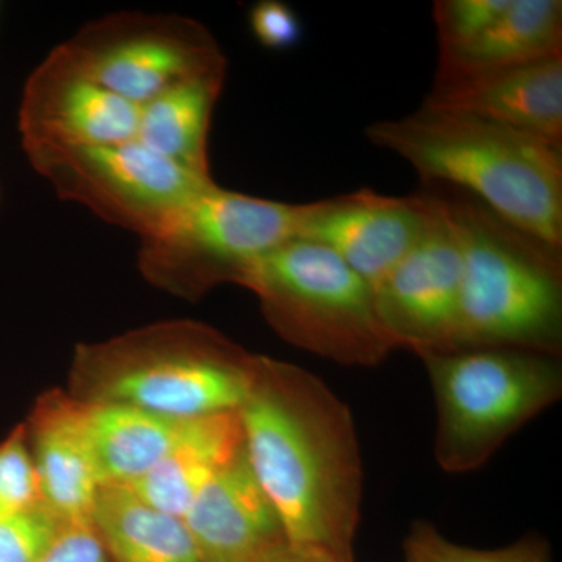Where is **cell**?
<instances>
[{
  "label": "cell",
  "mask_w": 562,
  "mask_h": 562,
  "mask_svg": "<svg viewBox=\"0 0 562 562\" xmlns=\"http://www.w3.org/2000/svg\"><path fill=\"white\" fill-rule=\"evenodd\" d=\"M238 416L244 453L288 543L355 562L362 465L349 406L305 369L257 357Z\"/></svg>",
  "instance_id": "obj_1"
},
{
  "label": "cell",
  "mask_w": 562,
  "mask_h": 562,
  "mask_svg": "<svg viewBox=\"0 0 562 562\" xmlns=\"http://www.w3.org/2000/svg\"><path fill=\"white\" fill-rule=\"evenodd\" d=\"M366 136L409 162L424 184L465 192L517 231L562 249V146L427 103L401 120L373 122Z\"/></svg>",
  "instance_id": "obj_2"
},
{
  "label": "cell",
  "mask_w": 562,
  "mask_h": 562,
  "mask_svg": "<svg viewBox=\"0 0 562 562\" xmlns=\"http://www.w3.org/2000/svg\"><path fill=\"white\" fill-rule=\"evenodd\" d=\"M449 206L462 247L457 346L560 357L561 250L517 231L454 188L431 184Z\"/></svg>",
  "instance_id": "obj_3"
},
{
  "label": "cell",
  "mask_w": 562,
  "mask_h": 562,
  "mask_svg": "<svg viewBox=\"0 0 562 562\" xmlns=\"http://www.w3.org/2000/svg\"><path fill=\"white\" fill-rule=\"evenodd\" d=\"M257 357L198 322H166L80 347L79 371L95 383L88 402H113L191 420L236 413Z\"/></svg>",
  "instance_id": "obj_4"
},
{
  "label": "cell",
  "mask_w": 562,
  "mask_h": 562,
  "mask_svg": "<svg viewBox=\"0 0 562 562\" xmlns=\"http://www.w3.org/2000/svg\"><path fill=\"white\" fill-rule=\"evenodd\" d=\"M432 392L435 457L443 472L476 471L562 394L560 357L519 349H462L422 357Z\"/></svg>",
  "instance_id": "obj_5"
},
{
  "label": "cell",
  "mask_w": 562,
  "mask_h": 562,
  "mask_svg": "<svg viewBox=\"0 0 562 562\" xmlns=\"http://www.w3.org/2000/svg\"><path fill=\"white\" fill-rule=\"evenodd\" d=\"M277 335L342 366L380 364L395 350L376 314L372 288L328 247L292 239L244 277Z\"/></svg>",
  "instance_id": "obj_6"
},
{
  "label": "cell",
  "mask_w": 562,
  "mask_h": 562,
  "mask_svg": "<svg viewBox=\"0 0 562 562\" xmlns=\"http://www.w3.org/2000/svg\"><path fill=\"white\" fill-rule=\"evenodd\" d=\"M302 210L303 203L254 198L214 181L171 224L139 238V271L190 301L220 284L241 286L262 257L297 239Z\"/></svg>",
  "instance_id": "obj_7"
},
{
  "label": "cell",
  "mask_w": 562,
  "mask_h": 562,
  "mask_svg": "<svg viewBox=\"0 0 562 562\" xmlns=\"http://www.w3.org/2000/svg\"><path fill=\"white\" fill-rule=\"evenodd\" d=\"M25 155L61 199L139 238L162 231L214 183L213 177L188 171L136 139Z\"/></svg>",
  "instance_id": "obj_8"
},
{
  "label": "cell",
  "mask_w": 562,
  "mask_h": 562,
  "mask_svg": "<svg viewBox=\"0 0 562 562\" xmlns=\"http://www.w3.org/2000/svg\"><path fill=\"white\" fill-rule=\"evenodd\" d=\"M58 49L136 106L183 81L227 74L224 52L209 29L179 14L120 11L88 22Z\"/></svg>",
  "instance_id": "obj_9"
},
{
  "label": "cell",
  "mask_w": 562,
  "mask_h": 562,
  "mask_svg": "<svg viewBox=\"0 0 562 562\" xmlns=\"http://www.w3.org/2000/svg\"><path fill=\"white\" fill-rule=\"evenodd\" d=\"M431 216L419 241L373 290L376 314L395 349L419 357L454 350L462 281L457 222L431 184Z\"/></svg>",
  "instance_id": "obj_10"
},
{
  "label": "cell",
  "mask_w": 562,
  "mask_h": 562,
  "mask_svg": "<svg viewBox=\"0 0 562 562\" xmlns=\"http://www.w3.org/2000/svg\"><path fill=\"white\" fill-rule=\"evenodd\" d=\"M139 106L81 72L58 46L33 69L18 113L22 149H77L136 138Z\"/></svg>",
  "instance_id": "obj_11"
},
{
  "label": "cell",
  "mask_w": 562,
  "mask_h": 562,
  "mask_svg": "<svg viewBox=\"0 0 562 562\" xmlns=\"http://www.w3.org/2000/svg\"><path fill=\"white\" fill-rule=\"evenodd\" d=\"M431 206L425 188L403 198L361 190L303 203L297 239L335 251L373 291L419 241Z\"/></svg>",
  "instance_id": "obj_12"
},
{
  "label": "cell",
  "mask_w": 562,
  "mask_h": 562,
  "mask_svg": "<svg viewBox=\"0 0 562 562\" xmlns=\"http://www.w3.org/2000/svg\"><path fill=\"white\" fill-rule=\"evenodd\" d=\"M424 103L562 146V55L482 72L436 76Z\"/></svg>",
  "instance_id": "obj_13"
},
{
  "label": "cell",
  "mask_w": 562,
  "mask_h": 562,
  "mask_svg": "<svg viewBox=\"0 0 562 562\" xmlns=\"http://www.w3.org/2000/svg\"><path fill=\"white\" fill-rule=\"evenodd\" d=\"M181 520L202 562H260L288 543L272 503L251 472L244 443Z\"/></svg>",
  "instance_id": "obj_14"
},
{
  "label": "cell",
  "mask_w": 562,
  "mask_h": 562,
  "mask_svg": "<svg viewBox=\"0 0 562 562\" xmlns=\"http://www.w3.org/2000/svg\"><path fill=\"white\" fill-rule=\"evenodd\" d=\"M25 430L44 508L61 525L91 522L102 483L88 436L85 402L46 395Z\"/></svg>",
  "instance_id": "obj_15"
},
{
  "label": "cell",
  "mask_w": 562,
  "mask_h": 562,
  "mask_svg": "<svg viewBox=\"0 0 562 562\" xmlns=\"http://www.w3.org/2000/svg\"><path fill=\"white\" fill-rule=\"evenodd\" d=\"M241 450L238 412L191 419L166 457L125 487L151 508L181 519L210 480Z\"/></svg>",
  "instance_id": "obj_16"
},
{
  "label": "cell",
  "mask_w": 562,
  "mask_h": 562,
  "mask_svg": "<svg viewBox=\"0 0 562 562\" xmlns=\"http://www.w3.org/2000/svg\"><path fill=\"white\" fill-rule=\"evenodd\" d=\"M85 416L102 487L127 486L146 475L188 422L113 402L85 401Z\"/></svg>",
  "instance_id": "obj_17"
},
{
  "label": "cell",
  "mask_w": 562,
  "mask_h": 562,
  "mask_svg": "<svg viewBox=\"0 0 562 562\" xmlns=\"http://www.w3.org/2000/svg\"><path fill=\"white\" fill-rule=\"evenodd\" d=\"M91 524L110 562H202L180 517L151 508L125 486L102 487Z\"/></svg>",
  "instance_id": "obj_18"
},
{
  "label": "cell",
  "mask_w": 562,
  "mask_h": 562,
  "mask_svg": "<svg viewBox=\"0 0 562 562\" xmlns=\"http://www.w3.org/2000/svg\"><path fill=\"white\" fill-rule=\"evenodd\" d=\"M562 55V2L512 0L508 10L469 46L439 54L436 76L482 72Z\"/></svg>",
  "instance_id": "obj_19"
},
{
  "label": "cell",
  "mask_w": 562,
  "mask_h": 562,
  "mask_svg": "<svg viewBox=\"0 0 562 562\" xmlns=\"http://www.w3.org/2000/svg\"><path fill=\"white\" fill-rule=\"evenodd\" d=\"M225 74L183 81L139 106L136 140L201 176H211L209 136Z\"/></svg>",
  "instance_id": "obj_20"
},
{
  "label": "cell",
  "mask_w": 562,
  "mask_h": 562,
  "mask_svg": "<svg viewBox=\"0 0 562 562\" xmlns=\"http://www.w3.org/2000/svg\"><path fill=\"white\" fill-rule=\"evenodd\" d=\"M405 562H550L549 543L528 535L501 549L480 550L447 539L435 525L417 520L406 535Z\"/></svg>",
  "instance_id": "obj_21"
},
{
  "label": "cell",
  "mask_w": 562,
  "mask_h": 562,
  "mask_svg": "<svg viewBox=\"0 0 562 562\" xmlns=\"http://www.w3.org/2000/svg\"><path fill=\"white\" fill-rule=\"evenodd\" d=\"M40 505L43 502L27 430L20 425L0 442V520L20 516Z\"/></svg>",
  "instance_id": "obj_22"
},
{
  "label": "cell",
  "mask_w": 562,
  "mask_h": 562,
  "mask_svg": "<svg viewBox=\"0 0 562 562\" xmlns=\"http://www.w3.org/2000/svg\"><path fill=\"white\" fill-rule=\"evenodd\" d=\"M512 0H438L432 20L438 31L439 54L469 46L508 10Z\"/></svg>",
  "instance_id": "obj_23"
},
{
  "label": "cell",
  "mask_w": 562,
  "mask_h": 562,
  "mask_svg": "<svg viewBox=\"0 0 562 562\" xmlns=\"http://www.w3.org/2000/svg\"><path fill=\"white\" fill-rule=\"evenodd\" d=\"M61 527L43 505L0 520V562H38Z\"/></svg>",
  "instance_id": "obj_24"
},
{
  "label": "cell",
  "mask_w": 562,
  "mask_h": 562,
  "mask_svg": "<svg viewBox=\"0 0 562 562\" xmlns=\"http://www.w3.org/2000/svg\"><path fill=\"white\" fill-rule=\"evenodd\" d=\"M251 35L269 50H286L297 46L303 36L301 18L281 0H261L249 10Z\"/></svg>",
  "instance_id": "obj_25"
},
{
  "label": "cell",
  "mask_w": 562,
  "mask_h": 562,
  "mask_svg": "<svg viewBox=\"0 0 562 562\" xmlns=\"http://www.w3.org/2000/svg\"><path fill=\"white\" fill-rule=\"evenodd\" d=\"M38 562H110L91 522L63 525Z\"/></svg>",
  "instance_id": "obj_26"
},
{
  "label": "cell",
  "mask_w": 562,
  "mask_h": 562,
  "mask_svg": "<svg viewBox=\"0 0 562 562\" xmlns=\"http://www.w3.org/2000/svg\"><path fill=\"white\" fill-rule=\"evenodd\" d=\"M260 562H342L333 560L325 554L313 552V550L299 549V547L284 543L280 549L273 550Z\"/></svg>",
  "instance_id": "obj_27"
}]
</instances>
